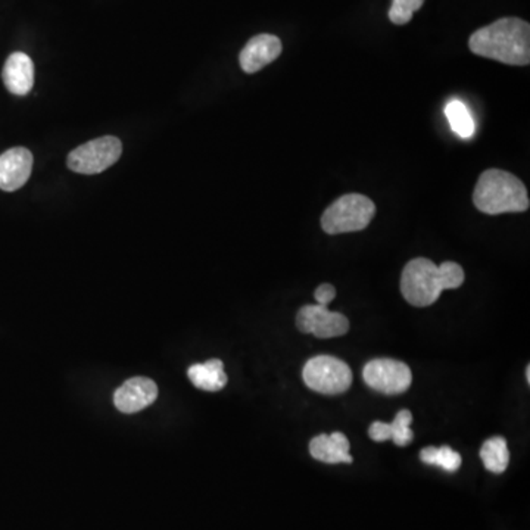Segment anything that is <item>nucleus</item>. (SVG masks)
I'll return each instance as SVG.
<instances>
[{"label":"nucleus","instance_id":"1","mask_svg":"<svg viewBox=\"0 0 530 530\" xmlns=\"http://www.w3.org/2000/svg\"><path fill=\"white\" fill-rule=\"evenodd\" d=\"M468 47L475 55L507 65H529L530 25L520 18H503L473 33Z\"/></svg>","mask_w":530,"mask_h":530},{"label":"nucleus","instance_id":"2","mask_svg":"<svg viewBox=\"0 0 530 530\" xmlns=\"http://www.w3.org/2000/svg\"><path fill=\"white\" fill-rule=\"evenodd\" d=\"M464 283V270L456 262L437 265L427 258H416L406 265L401 276L404 299L413 307L435 304L445 289L460 288Z\"/></svg>","mask_w":530,"mask_h":530},{"label":"nucleus","instance_id":"3","mask_svg":"<svg viewBox=\"0 0 530 530\" xmlns=\"http://www.w3.org/2000/svg\"><path fill=\"white\" fill-rule=\"evenodd\" d=\"M473 203L484 214L525 212L529 210V196L522 180L504 170H486L476 183Z\"/></svg>","mask_w":530,"mask_h":530},{"label":"nucleus","instance_id":"4","mask_svg":"<svg viewBox=\"0 0 530 530\" xmlns=\"http://www.w3.org/2000/svg\"><path fill=\"white\" fill-rule=\"evenodd\" d=\"M376 205L370 198L349 193L340 196L321 215V229L328 234L361 231L370 224Z\"/></svg>","mask_w":530,"mask_h":530},{"label":"nucleus","instance_id":"5","mask_svg":"<svg viewBox=\"0 0 530 530\" xmlns=\"http://www.w3.org/2000/svg\"><path fill=\"white\" fill-rule=\"evenodd\" d=\"M302 378L309 389L324 395H338L351 387L352 371L342 359L319 355L305 364Z\"/></svg>","mask_w":530,"mask_h":530},{"label":"nucleus","instance_id":"6","mask_svg":"<svg viewBox=\"0 0 530 530\" xmlns=\"http://www.w3.org/2000/svg\"><path fill=\"white\" fill-rule=\"evenodd\" d=\"M123 153V143L113 136L99 137L75 148L68 155V168L78 174H99L113 167Z\"/></svg>","mask_w":530,"mask_h":530},{"label":"nucleus","instance_id":"7","mask_svg":"<svg viewBox=\"0 0 530 530\" xmlns=\"http://www.w3.org/2000/svg\"><path fill=\"white\" fill-rule=\"evenodd\" d=\"M363 378L367 387L387 395L402 394L411 387V382H413L409 367L401 361L390 358L370 361L364 367Z\"/></svg>","mask_w":530,"mask_h":530},{"label":"nucleus","instance_id":"8","mask_svg":"<svg viewBox=\"0 0 530 530\" xmlns=\"http://www.w3.org/2000/svg\"><path fill=\"white\" fill-rule=\"evenodd\" d=\"M297 328L319 339H330L347 335L349 321L340 312H331L326 305H305L298 312Z\"/></svg>","mask_w":530,"mask_h":530},{"label":"nucleus","instance_id":"9","mask_svg":"<svg viewBox=\"0 0 530 530\" xmlns=\"http://www.w3.org/2000/svg\"><path fill=\"white\" fill-rule=\"evenodd\" d=\"M158 398L156 383L148 378H129L113 395V404L122 413H139Z\"/></svg>","mask_w":530,"mask_h":530},{"label":"nucleus","instance_id":"10","mask_svg":"<svg viewBox=\"0 0 530 530\" xmlns=\"http://www.w3.org/2000/svg\"><path fill=\"white\" fill-rule=\"evenodd\" d=\"M33 153L25 148H12L0 155V189L15 191L32 176Z\"/></svg>","mask_w":530,"mask_h":530},{"label":"nucleus","instance_id":"11","mask_svg":"<svg viewBox=\"0 0 530 530\" xmlns=\"http://www.w3.org/2000/svg\"><path fill=\"white\" fill-rule=\"evenodd\" d=\"M281 42L273 34H258L246 44L239 56L242 70L248 74H254L264 66L274 63L280 56Z\"/></svg>","mask_w":530,"mask_h":530},{"label":"nucleus","instance_id":"12","mask_svg":"<svg viewBox=\"0 0 530 530\" xmlns=\"http://www.w3.org/2000/svg\"><path fill=\"white\" fill-rule=\"evenodd\" d=\"M5 86L16 96H25L34 86V64L23 52H15L9 56L2 71Z\"/></svg>","mask_w":530,"mask_h":530},{"label":"nucleus","instance_id":"13","mask_svg":"<svg viewBox=\"0 0 530 530\" xmlns=\"http://www.w3.org/2000/svg\"><path fill=\"white\" fill-rule=\"evenodd\" d=\"M351 445L348 437L340 432L331 433V435H319L309 442V454L312 458L321 461V463L351 464L352 456H349Z\"/></svg>","mask_w":530,"mask_h":530},{"label":"nucleus","instance_id":"14","mask_svg":"<svg viewBox=\"0 0 530 530\" xmlns=\"http://www.w3.org/2000/svg\"><path fill=\"white\" fill-rule=\"evenodd\" d=\"M411 423L413 414L408 409H402L389 425L383 421H375L368 429V435L376 442L394 441L398 447H406L414 439L413 430L409 429Z\"/></svg>","mask_w":530,"mask_h":530},{"label":"nucleus","instance_id":"15","mask_svg":"<svg viewBox=\"0 0 530 530\" xmlns=\"http://www.w3.org/2000/svg\"><path fill=\"white\" fill-rule=\"evenodd\" d=\"M191 382L198 389L217 392L227 385V375L221 359H210L207 363L193 364L188 370Z\"/></svg>","mask_w":530,"mask_h":530},{"label":"nucleus","instance_id":"16","mask_svg":"<svg viewBox=\"0 0 530 530\" xmlns=\"http://www.w3.org/2000/svg\"><path fill=\"white\" fill-rule=\"evenodd\" d=\"M480 458L489 472L496 475L505 472L510 463L507 441L501 437L487 439L480 448Z\"/></svg>","mask_w":530,"mask_h":530},{"label":"nucleus","instance_id":"17","mask_svg":"<svg viewBox=\"0 0 530 530\" xmlns=\"http://www.w3.org/2000/svg\"><path fill=\"white\" fill-rule=\"evenodd\" d=\"M445 115L448 118L451 129L461 139H470L476 132L475 120L463 102L451 101L445 106Z\"/></svg>","mask_w":530,"mask_h":530},{"label":"nucleus","instance_id":"18","mask_svg":"<svg viewBox=\"0 0 530 530\" xmlns=\"http://www.w3.org/2000/svg\"><path fill=\"white\" fill-rule=\"evenodd\" d=\"M420 456L423 463L437 466L447 472H456L463 463L460 454L456 453L449 447H441V448L427 447L421 451Z\"/></svg>","mask_w":530,"mask_h":530},{"label":"nucleus","instance_id":"19","mask_svg":"<svg viewBox=\"0 0 530 530\" xmlns=\"http://www.w3.org/2000/svg\"><path fill=\"white\" fill-rule=\"evenodd\" d=\"M425 0H394L389 9V20L397 25L408 24L414 12L423 6Z\"/></svg>","mask_w":530,"mask_h":530},{"label":"nucleus","instance_id":"20","mask_svg":"<svg viewBox=\"0 0 530 530\" xmlns=\"http://www.w3.org/2000/svg\"><path fill=\"white\" fill-rule=\"evenodd\" d=\"M314 297H316L317 304L326 305V307H328L331 300L336 298V289L333 288V286L329 285V283H323V285H320L316 289Z\"/></svg>","mask_w":530,"mask_h":530},{"label":"nucleus","instance_id":"21","mask_svg":"<svg viewBox=\"0 0 530 530\" xmlns=\"http://www.w3.org/2000/svg\"><path fill=\"white\" fill-rule=\"evenodd\" d=\"M526 378H527V383H529L530 382V367L529 366H527V368H526Z\"/></svg>","mask_w":530,"mask_h":530}]
</instances>
